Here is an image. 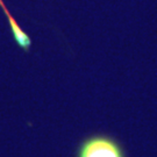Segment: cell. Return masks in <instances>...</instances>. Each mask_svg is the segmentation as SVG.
Listing matches in <instances>:
<instances>
[{"instance_id": "cell-1", "label": "cell", "mask_w": 157, "mask_h": 157, "mask_svg": "<svg viewBox=\"0 0 157 157\" xmlns=\"http://www.w3.org/2000/svg\"><path fill=\"white\" fill-rule=\"evenodd\" d=\"M75 157H126V151L111 135L93 134L79 142Z\"/></svg>"}]
</instances>
